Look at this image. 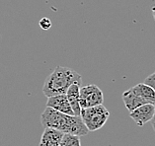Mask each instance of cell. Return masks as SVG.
Instances as JSON below:
<instances>
[{
	"label": "cell",
	"instance_id": "cell-1",
	"mask_svg": "<svg viewBox=\"0 0 155 146\" xmlns=\"http://www.w3.org/2000/svg\"><path fill=\"white\" fill-rule=\"evenodd\" d=\"M41 122L44 127H51L63 133L84 136L89 132L80 115L62 114L48 107L41 115Z\"/></svg>",
	"mask_w": 155,
	"mask_h": 146
},
{
	"label": "cell",
	"instance_id": "cell-2",
	"mask_svg": "<svg viewBox=\"0 0 155 146\" xmlns=\"http://www.w3.org/2000/svg\"><path fill=\"white\" fill-rule=\"evenodd\" d=\"M82 83V77L75 70L64 66H56L47 77L43 86V93L47 98L66 94L72 84Z\"/></svg>",
	"mask_w": 155,
	"mask_h": 146
},
{
	"label": "cell",
	"instance_id": "cell-3",
	"mask_svg": "<svg viewBox=\"0 0 155 146\" xmlns=\"http://www.w3.org/2000/svg\"><path fill=\"white\" fill-rule=\"evenodd\" d=\"M80 117L89 131H96L102 128L110 118V112L103 105L82 109Z\"/></svg>",
	"mask_w": 155,
	"mask_h": 146
},
{
	"label": "cell",
	"instance_id": "cell-4",
	"mask_svg": "<svg viewBox=\"0 0 155 146\" xmlns=\"http://www.w3.org/2000/svg\"><path fill=\"white\" fill-rule=\"evenodd\" d=\"M104 95L102 90L97 85L90 84L80 89V107L87 109L99 105H103Z\"/></svg>",
	"mask_w": 155,
	"mask_h": 146
},
{
	"label": "cell",
	"instance_id": "cell-5",
	"mask_svg": "<svg viewBox=\"0 0 155 146\" xmlns=\"http://www.w3.org/2000/svg\"><path fill=\"white\" fill-rule=\"evenodd\" d=\"M155 113V105L145 104L143 106L135 109L130 113V117L138 126H143L145 123L152 121Z\"/></svg>",
	"mask_w": 155,
	"mask_h": 146
},
{
	"label": "cell",
	"instance_id": "cell-6",
	"mask_svg": "<svg viewBox=\"0 0 155 146\" xmlns=\"http://www.w3.org/2000/svg\"><path fill=\"white\" fill-rule=\"evenodd\" d=\"M47 107L51 108L54 110L59 112V113L75 115L72 108L70 106V103L65 94L63 95H56L54 97H50L47 101Z\"/></svg>",
	"mask_w": 155,
	"mask_h": 146
},
{
	"label": "cell",
	"instance_id": "cell-7",
	"mask_svg": "<svg viewBox=\"0 0 155 146\" xmlns=\"http://www.w3.org/2000/svg\"><path fill=\"white\" fill-rule=\"evenodd\" d=\"M64 133L51 127H45L39 146H59Z\"/></svg>",
	"mask_w": 155,
	"mask_h": 146
},
{
	"label": "cell",
	"instance_id": "cell-8",
	"mask_svg": "<svg viewBox=\"0 0 155 146\" xmlns=\"http://www.w3.org/2000/svg\"><path fill=\"white\" fill-rule=\"evenodd\" d=\"M122 98L124 103V106H126V108L127 109L130 113H131L132 111H134L135 109L143 106V105L148 104L143 98H141V97H139L138 95L135 94V93L131 90V88L123 93Z\"/></svg>",
	"mask_w": 155,
	"mask_h": 146
},
{
	"label": "cell",
	"instance_id": "cell-9",
	"mask_svg": "<svg viewBox=\"0 0 155 146\" xmlns=\"http://www.w3.org/2000/svg\"><path fill=\"white\" fill-rule=\"evenodd\" d=\"M80 89L81 85L79 84H72L68 88L66 92V97L68 99L70 106L72 108L75 115H81V107H80Z\"/></svg>",
	"mask_w": 155,
	"mask_h": 146
},
{
	"label": "cell",
	"instance_id": "cell-10",
	"mask_svg": "<svg viewBox=\"0 0 155 146\" xmlns=\"http://www.w3.org/2000/svg\"><path fill=\"white\" fill-rule=\"evenodd\" d=\"M135 94L143 98L148 104L155 105V90L145 83H139L131 88Z\"/></svg>",
	"mask_w": 155,
	"mask_h": 146
},
{
	"label": "cell",
	"instance_id": "cell-11",
	"mask_svg": "<svg viewBox=\"0 0 155 146\" xmlns=\"http://www.w3.org/2000/svg\"><path fill=\"white\" fill-rule=\"evenodd\" d=\"M59 146H81L80 136L74 134L64 133Z\"/></svg>",
	"mask_w": 155,
	"mask_h": 146
},
{
	"label": "cell",
	"instance_id": "cell-12",
	"mask_svg": "<svg viewBox=\"0 0 155 146\" xmlns=\"http://www.w3.org/2000/svg\"><path fill=\"white\" fill-rule=\"evenodd\" d=\"M39 25L43 30H48L51 28V22L47 17H44L43 19H41L39 22Z\"/></svg>",
	"mask_w": 155,
	"mask_h": 146
},
{
	"label": "cell",
	"instance_id": "cell-13",
	"mask_svg": "<svg viewBox=\"0 0 155 146\" xmlns=\"http://www.w3.org/2000/svg\"><path fill=\"white\" fill-rule=\"evenodd\" d=\"M143 83H145L147 85H149L150 87H152L154 90H155V71L153 73H151L148 77L145 78V80Z\"/></svg>",
	"mask_w": 155,
	"mask_h": 146
},
{
	"label": "cell",
	"instance_id": "cell-14",
	"mask_svg": "<svg viewBox=\"0 0 155 146\" xmlns=\"http://www.w3.org/2000/svg\"><path fill=\"white\" fill-rule=\"evenodd\" d=\"M151 123H152V127H153V129L155 131V113H154V117L152 118V121H151Z\"/></svg>",
	"mask_w": 155,
	"mask_h": 146
},
{
	"label": "cell",
	"instance_id": "cell-15",
	"mask_svg": "<svg viewBox=\"0 0 155 146\" xmlns=\"http://www.w3.org/2000/svg\"><path fill=\"white\" fill-rule=\"evenodd\" d=\"M152 15H153V18H154V20H155V5L152 7Z\"/></svg>",
	"mask_w": 155,
	"mask_h": 146
}]
</instances>
